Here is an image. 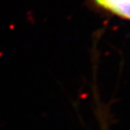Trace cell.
<instances>
[{"label": "cell", "instance_id": "cell-1", "mask_svg": "<svg viewBox=\"0 0 130 130\" xmlns=\"http://www.w3.org/2000/svg\"><path fill=\"white\" fill-rule=\"evenodd\" d=\"M92 2L102 9L130 20V0H92Z\"/></svg>", "mask_w": 130, "mask_h": 130}]
</instances>
